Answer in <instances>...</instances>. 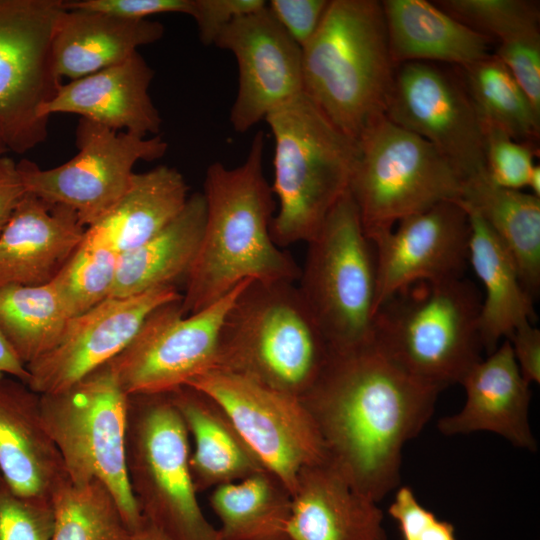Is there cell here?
<instances>
[{
  "label": "cell",
  "mask_w": 540,
  "mask_h": 540,
  "mask_svg": "<svg viewBox=\"0 0 540 540\" xmlns=\"http://www.w3.org/2000/svg\"><path fill=\"white\" fill-rule=\"evenodd\" d=\"M527 187L531 190L532 195L540 198V167L534 165L531 174L529 176Z\"/></svg>",
  "instance_id": "c3c4849f"
},
{
  "label": "cell",
  "mask_w": 540,
  "mask_h": 540,
  "mask_svg": "<svg viewBox=\"0 0 540 540\" xmlns=\"http://www.w3.org/2000/svg\"><path fill=\"white\" fill-rule=\"evenodd\" d=\"M168 394L193 440L189 469L198 493L265 470L212 398L191 386Z\"/></svg>",
  "instance_id": "d4e9b609"
},
{
  "label": "cell",
  "mask_w": 540,
  "mask_h": 540,
  "mask_svg": "<svg viewBox=\"0 0 540 540\" xmlns=\"http://www.w3.org/2000/svg\"><path fill=\"white\" fill-rule=\"evenodd\" d=\"M62 0H0V131L9 151L25 153L47 138L41 107L61 80L51 41Z\"/></svg>",
  "instance_id": "8fae6325"
},
{
  "label": "cell",
  "mask_w": 540,
  "mask_h": 540,
  "mask_svg": "<svg viewBox=\"0 0 540 540\" xmlns=\"http://www.w3.org/2000/svg\"><path fill=\"white\" fill-rule=\"evenodd\" d=\"M389 48L397 67L442 61L460 67L490 56L491 39L425 0L382 1Z\"/></svg>",
  "instance_id": "484cf974"
},
{
  "label": "cell",
  "mask_w": 540,
  "mask_h": 540,
  "mask_svg": "<svg viewBox=\"0 0 540 540\" xmlns=\"http://www.w3.org/2000/svg\"><path fill=\"white\" fill-rule=\"evenodd\" d=\"M123 540H174L161 528L143 517L142 522L130 530Z\"/></svg>",
  "instance_id": "7dc6e473"
},
{
  "label": "cell",
  "mask_w": 540,
  "mask_h": 540,
  "mask_svg": "<svg viewBox=\"0 0 540 540\" xmlns=\"http://www.w3.org/2000/svg\"><path fill=\"white\" fill-rule=\"evenodd\" d=\"M461 70V79L482 124L496 127L518 142L536 146L540 114L507 67L490 55Z\"/></svg>",
  "instance_id": "d6a6232c"
},
{
  "label": "cell",
  "mask_w": 540,
  "mask_h": 540,
  "mask_svg": "<svg viewBox=\"0 0 540 540\" xmlns=\"http://www.w3.org/2000/svg\"><path fill=\"white\" fill-rule=\"evenodd\" d=\"M85 232L72 209L26 192L0 233V289L50 282Z\"/></svg>",
  "instance_id": "7402d4cb"
},
{
  "label": "cell",
  "mask_w": 540,
  "mask_h": 540,
  "mask_svg": "<svg viewBox=\"0 0 540 540\" xmlns=\"http://www.w3.org/2000/svg\"><path fill=\"white\" fill-rule=\"evenodd\" d=\"M291 496L290 540H387L378 503L328 460L302 469Z\"/></svg>",
  "instance_id": "603a6c76"
},
{
  "label": "cell",
  "mask_w": 540,
  "mask_h": 540,
  "mask_svg": "<svg viewBox=\"0 0 540 540\" xmlns=\"http://www.w3.org/2000/svg\"><path fill=\"white\" fill-rule=\"evenodd\" d=\"M9 151L5 139L0 131V156L6 155V153Z\"/></svg>",
  "instance_id": "681fc988"
},
{
  "label": "cell",
  "mask_w": 540,
  "mask_h": 540,
  "mask_svg": "<svg viewBox=\"0 0 540 540\" xmlns=\"http://www.w3.org/2000/svg\"><path fill=\"white\" fill-rule=\"evenodd\" d=\"M0 374L14 377L27 384L29 373L0 329Z\"/></svg>",
  "instance_id": "bcb514c9"
},
{
  "label": "cell",
  "mask_w": 540,
  "mask_h": 540,
  "mask_svg": "<svg viewBox=\"0 0 540 540\" xmlns=\"http://www.w3.org/2000/svg\"><path fill=\"white\" fill-rule=\"evenodd\" d=\"M65 9L106 13L128 19H147L163 13L191 14L193 0H74L63 1Z\"/></svg>",
  "instance_id": "7bdbcfd3"
},
{
  "label": "cell",
  "mask_w": 540,
  "mask_h": 540,
  "mask_svg": "<svg viewBox=\"0 0 540 540\" xmlns=\"http://www.w3.org/2000/svg\"><path fill=\"white\" fill-rule=\"evenodd\" d=\"M385 116L431 143L463 181L487 172L484 127L461 78L429 62L400 64Z\"/></svg>",
  "instance_id": "9a60e30c"
},
{
  "label": "cell",
  "mask_w": 540,
  "mask_h": 540,
  "mask_svg": "<svg viewBox=\"0 0 540 540\" xmlns=\"http://www.w3.org/2000/svg\"><path fill=\"white\" fill-rule=\"evenodd\" d=\"M76 145L77 154L57 167L41 169L28 159L17 167L26 192L72 209L86 228L126 193L138 161L156 160L168 149L159 135L116 132L84 118L76 128Z\"/></svg>",
  "instance_id": "7c38bea8"
},
{
  "label": "cell",
  "mask_w": 540,
  "mask_h": 540,
  "mask_svg": "<svg viewBox=\"0 0 540 540\" xmlns=\"http://www.w3.org/2000/svg\"><path fill=\"white\" fill-rule=\"evenodd\" d=\"M25 193L17 163L7 155L0 156V233Z\"/></svg>",
  "instance_id": "f6af8a7d"
},
{
  "label": "cell",
  "mask_w": 540,
  "mask_h": 540,
  "mask_svg": "<svg viewBox=\"0 0 540 540\" xmlns=\"http://www.w3.org/2000/svg\"><path fill=\"white\" fill-rule=\"evenodd\" d=\"M329 0H270L267 7L275 19L302 48L317 31Z\"/></svg>",
  "instance_id": "b9f144b4"
},
{
  "label": "cell",
  "mask_w": 540,
  "mask_h": 540,
  "mask_svg": "<svg viewBox=\"0 0 540 540\" xmlns=\"http://www.w3.org/2000/svg\"><path fill=\"white\" fill-rule=\"evenodd\" d=\"M484 127L485 163L490 180L503 188L521 190L527 187L534 167L535 145L514 140L504 131Z\"/></svg>",
  "instance_id": "8d00e7d4"
},
{
  "label": "cell",
  "mask_w": 540,
  "mask_h": 540,
  "mask_svg": "<svg viewBox=\"0 0 540 540\" xmlns=\"http://www.w3.org/2000/svg\"><path fill=\"white\" fill-rule=\"evenodd\" d=\"M214 45L230 51L238 66V90L230 111L244 133L303 94L302 50L267 7L233 20Z\"/></svg>",
  "instance_id": "e0dca14e"
},
{
  "label": "cell",
  "mask_w": 540,
  "mask_h": 540,
  "mask_svg": "<svg viewBox=\"0 0 540 540\" xmlns=\"http://www.w3.org/2000/svg\"><path fill=\"white\" fill-rule=\"evenodd\" d=\"M388 514L397 522L403 540H457L454 526L422 506L408 486L398 488Z\"/></svg>",
  "instance_id": "f35d334b"
},
{
  "label": "cell",
  "mask_w": 540,
  "mask_h": 540,
  "mask_svg": "<svg viewBox=\"0 0 540 540\" xmlns=\"http://www.w3.org/2000/svg\"><path fill=\"white\" fill-rule=\"evenodd\" d=\"M307 244L296 286L333 353L372 346L377 310L375 252L349 191Z\"/></svg>",
  "instance_id": "52a82bcc"
},
{
  "label": "cell",
  "mask_w": 540,
  "mask_h": 540,
  "mask_svg": "<svg viewBox=\"0 0 540 540\" xmlns=\"http://www.w3.org/2000/svg\"><path fill=\"white\" fill-rule=\"evenodd\" d=\"M264 0H193L190 16L194 19L200 41L214 44L220 32L233 20L265 7Z\"/></svg>",
  "instance_id": "60d3db41"
},
{
  "label": "cell",
  "mask_w": 540,
  "mask_h": 540,
  "mask_svg": "<svg viewBox=\"0 0 540 540\" xmlns=\"http://www.w3.org/2000/svg\"><path fill=\"white\" fill-rule=\"evenodd\" d=\"M70 319L51 281L0 289V329L26 366L57 344Z\"/></svg>",
  "instance_id": "1f68e13d"
},
{
  "label": "cell",
  "mask_w": 540,
  "mask_h": 540,
  "mask_svg": "<svg viewBox=\"0 0 540 540\" xmlns=\"http://www.w3.org/2000/svg\"><path fill=\"white\" fill-rule=\"evenodd\" d=\"M508 340L520 373L530 384L540 382V330L531 322L517 327Z\"/></svg>",
  "instance_id": "ee69618b"
},
{
  "label": "cell",
  "mask_w": 540,
  "mask_h": 540,
  "mask_svg": "<svg viewBox=\"0 0 540 540\" xmlns=\"http://www.w3.org/2000/svg\"><path fill=\"white\" fill-rule=\"evenodd\" d=\"M348 191L369 240L405 217L460 200L463 179L428 141L386 116L357 141Z\"/></svg>",
  "instance_id": "9c48e42d"
},
{
  "label": "cell",
  "mask_w": 540,
  "mask_h": 540,
  "mask_svg": "<svg viewBox=\"0 0 540 540\" xmlns=\"http://www.w3.org/2000/svg\"><path fill=\"white\" fill-rule=\"evenodd\" d=\"M461 385L466 392L465 404L458 413L438 421L442 434L487 431L502 436L515 447L537 450L528 416L530 384L522 377L508 340L475 364Z\"/></svg>",
  "instance_id": "44dd1931"
},
{
  "label": "cell",
  "mask_w": 540,
  "mask_h": 540,
  "mask_svg": "<svg viewBox=\"0 0 540 540\" xmlns=\"http://www.w3.org/2000/svg\"><path fill=\"white\" fill-rule=\"evenodd\" d=\"M278 200L270 233L278 247L312 240L348 191L357 142L341 132L305 95L269 113Z\"/></svg>",
  "instance_id": "8992f818"
},
{
  "label": "cell",
  "mask_w": 540,
  "mask_h": 540,
  "mask_svg": "<svg viewBox=\"0 0 540 540\" xmlns=\"http://www.w3.org/2000/svg\"><path fill=\"white\" fill-rule=\"evenodd\" d=\"M333 354L295 282L247 280L222 321L212 369L301 399Z\"/></svg>",
  "instance_id": "277c9868"
},
{
  "label": "cell",
  "mask_w": 540,
  "mask_h": 540,
  "mask_svg": "<svg viewBox=\"0 0 540 540\" xmlns=\"http://www.w3.org/2000/svg\"><path fill=\"white\" fill-rule=\"evenodd\" d=\"M188 186L175 168L161 165L134 173L120 200L85 235L118 254L131 250L161 231L184 208Z\"/></svg>",
  "instance_id": "f1b7e54d"
},
{
  "label": "cell",
  "mask_w": 540,
  "mask_h": 540,
  "mask_svg": "<svg viewBox=\"0 0 540 540\" xmlns=\"http://www.w3.org/2000/svg\"><path fill=\"white\" fill-rule=\"evenodd\" d=\"M46 430L71 483L99 481L112 494L129 529L143 520L126 457L129 396L108 365L59 392L40 394Z\"/></svg>",
  "instance_id": "ba28073f"
},
{
  "label": "cell",
  "mask_w": 540,
  "mask_h": 540,
  "mask_svg": "<svg viewBox=\"0 0 540 540\" xmlns=\"http://www.w3.org/2000/svg\"><path fill=\"white\" fill-rule=\"evenodd\" d=\"M181 298L176 286L160 287L110 297L71 318L57 344L26 366L27 385L38 394L69 388L119 355L155 309Z\"/></svg>",
  "instance_id": "2e32d148"
},
{
  "label": "cell",
  "mask_w": 540,
  "mask_h": 540,
  "mask_svg": "<svg viewBox=\"0 0 540 540\" xmlns=\"http://www.w3.org/2000/svg\"><path fill=\"white\" fill-rule=\"evenodd\" d=\"M481 301L464 277L415 282L379 305L372 346L438 391L461 384L481 360Z\"/></svg>",
  "instance_id": "5b68a950"
},
{
  "label": "cell",
  "mask_w": 540,
  "mask_h": 540,
  "mask_svg": "<svg viewBox=\"0 0 540 540\" xmlns=\"http://www.w3.org/2000/svg\"><path fill=\"white\" fill-rule=\"evenodd\" d=\"M51 505L50 540H123L129 532L115 499L99 481L66 482Z\"/></svg>",
  "instance_id": "836d02e7"
},
{
  "label": "cell",
  "mask_w": 540,
  "mask_h": 540,
  "mask_svg": "<svg viewBox=\"0 0 540 540\" xmlns=\"http://www.w3.org/2000/svg\"><path fill=\"white\" fill-rule=\"evenodd\" d=\"M439 393L370 346L334 353L301 401L328 462L379 503L399 486L402 449L432 416Z\"/></svg>",
  "instance_id": "6da1fadb"
},
{
  "label": "cell",
  "mask_w": 540,
  "mask_h": 540,
  "mask_svg": "<svg viewBox=\"0 0 540 540\" xmlns=\"http://www.w3.org/2000/svg\"><path fill=\"white\" fill-rule=\"evenodd\" d=\"M469 235L467 210L460 200H451L405 217L370 240L376 261L377 308L415 282L463 277Z\"/></svg>",
  "instance_id": "ac0fdd59"
},
{
  "label": "cell",
  "mask_w": 540,
  "mask_h": 540,
  "mask_svg": "<svg viewBox=\"0 0 540 540\" xmlns=\"http://www.w3.org/2000/svg\"><path fill=\"white\" fill-rule=\"evenodd\" d=\"M185 386L205 393L223 409L265 470L291 494L302 469L327 460L318 428L300 398L217 369Z\"/></svg>",
  "instance_id": "4fadbf2b"
},
{
  "label": "cell",
  "mask_w": 540,
  "mask_h": 540,
  "mask_svg": "<svg viewBox=\"0 0 540 540\" xmlns=\"http://www.w3.org/2000/svg\"><path fill=\"white\" fill-rule=\"evenodd\" d=\"M264 133L252 139L245 161L206 170V218L180 301L183 315L215 303L241 282H296L301 268L278 247L270 233L276 203L264 174Z\"/></svg>",
  "instance_id": "7a4b0ae2"
},
{
  "label": "cell",
  "mask_w": 540,
  "mask_h": 540,
  "mask_svg": "<svg viewBox=\"0 0 540 540\" xmlns=\"http://www.w3.org/2000/svg\"><path fill=\"white\" fill-rule=\"evenodd\" d=\"M247 280L208 307L183 315L180 301L155 309L107 365L129 396L170 393L213 368L227 310Z\"/></svg>",
  "instance_id": "5bb4252c"
},
{
  "label": "cell",
  "mask_w": 540,
  "mask_h": 540,
  "mask_svg": "<svg viewBox=\"0 0 540 540\" xmlns=\"http://www.w3.org/2000/svg\"><path fill=\"white\" fill-rule=\"evenodd\" d=\"M209 504L222 540H290L291 493L266 470L217 486Z\"/></svg>",
  "instance_id": "4dcf8cb0"
},
{
  "label": "cell",
  "mask_w": 540,
  "mask_h": 540,
  "mask_svg": "<svg viewBox=\"0 0 540 540\" xmlns=\"http://www.w3.org/2000/svg\"><path fill=\"white\" fill-rule=\"evenodd\" d=\"M51 503L17 494L0 473V540H50Z\"/></svg>",
  "instance_id": "74e56055"
},
{
  "label": "cell",
  "mask_w": 540,
  "mask_h": 540,
  "mask_svg": "<svg viewBox=\"0 0 540 540\" xmlns=\"http://www.w3.org/2000/svg\"><path fill=\"white\" fill-rule=\"evenodd\" d=\"M495 56L507 67L540 114V36L500 43Z\"/></svg>",
  "instance_id": "ab89813d"
},
{
  "label": "cell",
  "mask_w": 540,
  "mask_h": 540,
  "mask_svg": "<svg viewBox=\"0 0 540 540\" xmlns=\"http://www.w3.org/2000/svg\"><path fill=\"white\" fill-rule=\"evenodd\" d=\"M462 205L470 223L468 261L485 291L479 314L480 340L490 354L499 341L508 339L517 327L532 321L533 298L525 289L508 250L477 212Z\"/></svg>",
  "instance_id": "4316f807"
},
{
  "label": "cell",
  "mask_w": 540,
  "mask_h": 540,
  "mask_svg": "<svg viewBox=\"0 0 540 540\" xmlns=\"http://www.w3.org/2000/svg\"><path fill=\"white\" fill-rule=\"evenodd\" d=\"M153 77V69L136 52L119 64L61 83L40 117L70 113L116 132L156 136L162 120L149 95Z\"/></svg>",
  "instance_id": "ffe728a7"
},
{
  "label": "cell",
  "mask_w": 540,
  "mask_h": 540,
  "mask_svg": "<svg viewBox=\"0 0 540 540\" xmlns=\"http://www.w3.org/2000/svg\"><path fill=\"white\" fill-rule=\"evenodd\" d=\"M443 11L500 43L537 37L539 10L534 2L524 0H443L436 1Z\"/></svg>",
  "instance_id": "d590c367"
},
{
  "label": "cell",
  "mask_w": 540,
  "mask_h": 540,
  "mask_svg": "<svg viewBox=\"0 0 540 540\" xmlns=\"http://www.w3.org/2000/svg\"><path fill=\"white\" fill-rule=\"evenodd\" d=\"M0 473L20 496L47 503L69 481L45 427L40 394L4 374H0Z\"/></svg>",
  "instance_id": "d6986e66"
},
{
  "label": "cell",
  "mask_w": 540,
  "mask_h": 540,
  "mask_svg": "<svg viewBox=\"0 0 540 540\" xmlns=\"http://www.w3.org/2000/svg\"><path fill=\"white\" fill-rule=\"evenodd\" d=\"M119 254L84 235L82 242L51 280L71 318L110 298Z\"/></svg>",
  "instance_id": "e575fe53"
},
{
  "label": "cell",
  "mask_w": 540,
  "mask_h": 540,
  "mask_svg": "<svg viewBox=\"0 0 540 540\" xmlns=\"http://www.w3.org/2000/svg\"><path fill=\"white\" fill-rule=\"evenodd\" d=\"M189 439L168 393L129 397L127 472L142 516L174 540H222L198 501Z\"/></svg>",
  "instance_id": "30bf717a"
},
{
  "label": "cell",
  "mask_w": 540,
  "mask_h": 540,
  "mask_svg": "<svg viewBox=\"0 0 540 540\" xmlns=\"http://www.w3.org/2000/svg\"><path fill=\"white\" fill-rule=\"evenodd\" d=\"M163 35L157 21L63 7L51 41L55 73L70 81L87 76L125 61Z\"/></svg>",
  "instance_id": "cb8c5ba5"
},
{
  "label": "cell",
  "mask_w": 540,
  "mask_h": 540,
  "mask_svg": "<svg viewBox=\"0 0 540 540\" xmlns=\"http://www.w3.org/2000/svg\"><path fill=\"white\" fill-rule=\"evenodd\" d=\"M206 204L194 193L182 211L143 244L119 254L110 297H129L185 282L203 235ZM177 287V286H176Z\"/></svg>",
  "instance_id": "83f0119b"
},
{
  "label": "cell",
  "mask_w": 540,
  "mask_h": 540,
  "mask_svg": "<svg viewBox=\"0 0 540 540\" xmlns=\"http://www.w3.org/2000/svg\"><path fill=\"white\" fill-rule=\"evenodd\" d=\"M301 50L305 95L357 142L385 116L396 70L382 3L330 0Z\"/></svg>",
  "instance_id": "3957f363"
},
{
  "label": "cell",
  "mask_w": 540,
  "mask_h": 540,
  "mask_svg": "<svg viewBox=\"0 0 540 540\" xmlns=\"http://www.w3.org/2000/svg\"><path fill=\"white\" fill-rule=\"evenodd\" d=\"M460 201L480 215L508 250L534 299L540 288V198L500 187L486 172L463 181Z\"/></svg>",
  "instance_id": "f546056e"
}]
</instances>
